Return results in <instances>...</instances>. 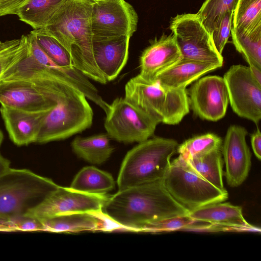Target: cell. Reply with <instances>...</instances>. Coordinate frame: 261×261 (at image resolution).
<instances>
[{
  "instance_id": "1",
  "label": "cell",
  "mask_w": 261,
  "mask_h": 261,
  "mask_svg": "<svg viewBox=\"0 0 261 261\" xmlns=\"http://www.w3.org/2000/svg\"><path fill=\"white\" fill-rule=\"evenodd\" d=\"M102 212L119 229L141 232L154 223L190 212L171 197L163 179L118 190L108 196Z\"/></svg>"
},
{
  "instance_id": "2",
  "label": "cell",
  "mask_w": 261,
  "mask_h": 261,
  "mask_svg": "<svg viewBox=\"0 0 261 261\" xmlns=\"http://www.w3.org/2000/svg\"><path fill=\"white\" fill-rule=\"evenodd\" d=\"M93 3L66 0L42 29L64 47L74 68L87 77L106 84L93 54L91 14Z\"/></svg>"
},
{
  "instance_id": "3",
  "label": "cell",
  "mask_w": 261,
  "mask_h": 261,
  "mask_svg": "<svg viewBox=\"0 0 261 261\" xmlns=\"http://www.w3.org/2000/svg\"><path fill=\"white\" fill-rule=\"evenodd\" d=\"M56 100V105L42 119L37 143L65 139L92 125L93 111L82 91L60 82Z\"/></svg>"
},
{
  "instance_id": "4",
  "label": "cell",
  "mask_w": 261,
  "mask_h": 261,
  "mask_svg": "<svg viewBox=\"0 0 261 261\" xmlns=\"http://www.w3.org/2000/svg\"><path fill=\"white\" fill-rule=\"evenodd\" d=\"M177 142L172 139H148L126 154L117 178L118 190L162 180L177 151Z\"/></svg>"
},
{
  "instance_id": "5",
  "label": "cell",
  "mask_w": 261,
  "mask_h": 261,
  "mask_svg": "<svg viewBox=\"0 0 261 261\" xmlns=\"http://www.w3.org/2000/svg\"><path fill=\"white\" fill-rule=\"evenodd\" d=\"M59 187L29 169L10 168L0 176V218L26 216Z\"/></svg>"
},
{
  "instance_id": "6",
  "label": "cell",
  "mask_w": 261,
  "mask_h": 261,
  "mask_svg": "<svg viewBox=\"0 0 261 261\" xmlns=\"http://www.w3.org/2000/svg\"><path fill=\"white\" fill-rule=\"evenodd\" d=\"M124 98L159 123L166 124L179 123L190 111L186 89L167 88L139 74L126 84Z\"/></svg>"
},
{
  "instance_id": "7",
  "label": "cell",
  "mask_w": 261,
  "mask_h": 261,
  "mask_svg": "<svg viewBox=\"0 0 261 261\" xmlns=\"http://www.w3.org/2000/svg\"><path fill=\"white\" fill-rule=\"evenodd\" d=\"M163 184L171 197L189 212L227 199L221 190L199 175L180 155L171 162Z\"/></svg>"
},
{
  "instance_id": "8",
  "label": "cell",
  "mask_w": 261,
  "mask_h": 261,
  "mask_svg": "<svg viewBox=\"0 0 261 261\" xmlns=\"http://www.w3.org/2000/svg\"><path fill=\"white\" fill-rule=\"evenodd\" d=\"M169 28L182 58L223 65V58L197 13L177 14L171 18Z\"/></svg>"
},
{
  "instance_id": "9",
  "label": "cell",
  "mask_w": 261,
  "mask_h": 261,
  "mask_svg": "<svg viewBox=\"0 0 261 261\" xmlns=\"http://www.w3.org/2000/svg\"><path fill=\"white\" fill-rule=\"evenodd\" d=\"M159 123L124 98L110 105L104 126L109 137L123 143H140L151 137Z\"/></svg>"
},
{
  "instance_id": "10",
  "label": "cell",
  "mask_w": 261,
  "mask_h": 261,
  "mask_svg": "<svg viewBox=\"0 0 261 261\" xmlns=\"http://www.w3.org/2000/svg\"><path fill=\"white\" fill-rule=\"evenodd\" d=\"M60 82L47 79L38 86L27 80L2 81L0 104L28 112L48 111L56 104V95Z\"/></svg>"
},
{
  "instance_id": "11",
  "label": "cell",
  "mask_w": 261,
  "mask_h": 261,
  "mask_svg": "<svg viewBox=\"0 0 261 261\" xmlns=\"http://www.w3.org/2000/svg\"><path fill=\"white\" fill-rule=\"evenodd\" d=\"M138 21L137 13L125 0L94 2L91 14L92 40L122 36L131 37Z\"/></svg>"
},
{
  "instance_id": "12",
  "label": "cell",
  "mask_w": 261,
  "mask_h": 261,
  "mask_svg": "<svg viewBox=\"0 0 261 261\" xmlns=\"http://www.w3.org/2000/svg\"><path fill=\"white\" fill-rule=\"evenodd\" d=\"M223 79L233 112L240 117L258 124L261 119V85L254 79L249 67L232 65Z\"/></svg>"
},
{
  "instance_id": "13",
  "label": "cell",
  "mask_w": 261,
  "mask_h": 261,
  "mask_svg": "<svg viewBox=\"0 0 261 261\" xmlns=\"http://www.w3.org/2000/svg\"><path fill=\"white\" fill-rule=\"evenodd\" d=\"M108 197L59 186L26 216L41 221L67 213L101 212Z\"/></svg>"
},
{
  "instance_id": "14",
  "label": "cell",
  "mask_w": 261,
  "mask_h": 261,
  "mask_svg": "<svg viewBox=\"0 0 261 261\" xmlns=\"http://www.w3.org/2000/svg\"><path fill=\"white\" fill-rule=\"evenodd\" d=\"M188 97L194 113L202 119L216 121L226 114L229 95L223 77L209 75L197 80Z\"/></svg>"
},
{
  "instance_id": "15",
  "label": "cell",
  "mask_w": 261,
  "mask_h": 261,
  "mask_svg": "<svg viewBox=\"0 0 261 261\" xmlns=\"http://www.w3.org/2000/svg\"><path fill=\"white\" fill-rule=\"evenodd\" d=\"M247 131L243 126L232 125L228 128L221 146L225 165V176L231 187L241 185L250 171L251 152L246 143Z\"/></svg>"
},
{
  "instance_id": "16",
  "label": "cell",
  "mask_w": 261,
  "mask_h": 261,
  "mask_svg": "<svg viewBox=\"0 0 261 261\" xmlns=\"http://www.w3.org/2000/svg\"><path fill=\"white\" fill-rule=\"evenodd\" d=\"M182 58L173 34H163L154 40L140 58V72L145 80L154 82L157 76Z\"/></svg>"
},
{
  "instance_id": "17",
  "label": "cell",
  "mask_w": 261,
  "mask_h": 261,
  "mask_svg": "<svg viewBox=\"0 0 261 261\" xmlns=\"http://www.w3.org/2000/svg\"><path fill=\"white\" fill-rule=\"evenodd\" d=\"M188 216L197 222L222 228L224 231L260 232L245 219L241 206L223 202L210 204L190 211Z\"/></svg>"
},
{
  "instance_id": "18",
  "label": "cell",
  "mask_w": 261,
  "mask_h": 261,
  "mask_svg": "<svg viewBox=\"0 0 261 261\" xmlns=\"http://www.w3.org/2000/svg\"><path fill=\"white\" fill-rule=\"evenodd\" d=\"M40 221L43 230L53 232H78L87 230L111 231L119 229L102 211L67 213Z\"/></svg>"
},
{
  "instance_id": "19",
  "label": "cell",
  "mask_w": 261,
  "mask_h": 261,
  "mask_svg": "<svg viewBox=\"0 0 261 261\" xmlns=\"http://www.w3.org/2000/svg\"><path fill=\"white\" fill-rule=\"evenodd\" d=\"M130 37L92 40L95 64L107 81L114 80L125 65L128 57Z\"/></svg>"
},
{
  "instance_id": "20",
  "label": "cell",
  "mask_w": 261,
  "mask_h": 261,
  "mask_svg": "<svg viewBox=\"0 0 261 261\" xmlns=\"http://www.w3.org/2000/svg\"><path fill=\"white\" fill-rule=\"evenodd\" d=\"M47 111L28 112L3 106L0 108L10 139L18 146L36 143L42 119Z\"/></svg>"
},
{
  "instance_id": "21",
  "label": "cell",
  "mask_w": 261,
  "mask_h": 261,
  "mask_svg": "<svg viewBox=\"0 0 261 261\" xmlns=\"http://www.w3.org/2000/svg\"><path fill=\"white\" fill-rule=\"evenodd\" d=\"M220 67L215 64L182 58L157 76L155 81L172 89H184L205 73Z\"/></svg>"
},
{
  "instance_id": "22",
  "label": "cell",
  "mask_w": 261,
  "mask_h": 261,
  "mask_svg": "<svg viewBox=\"0 0 261 261\" xmlns=\"http://www.w3.org/2000/svg\"><path fill=\"white\" fill-rule=\"evenodd\" d=\"M71 145L77 156L96 165L107 161L114 150L107 134L87 137H76L72 141Z\"/></svg>"
},
{
  "instance_id": "23",
  "label": "cell",
  "mask_w": 261,
  "mask_h": 261,
  "mask_svg": "<svg viewBox=\"0 0 261 261\" xmlns=\"http://www.w3.org/2000/svg\"><path fill=\"white\" fill-rule=\"evenodd\" d=\"M115 186L111 174L93 166H87L76 174L70 187L87 193L105 195L114 189Z\"/></svg>"
},
{
  "instance_id": "24",
  "label": "cell",
  "mask_w": 261,
  "mask_h": 261,
  "mask_svg": "<svg viewBox=\"0 0 261 261\" xmlns=\"http://www.w3.org/2000/svg\"><path fill=\"white\" fill-rule=\"evenodd\" d=\"M66 0H29L16 15L21 21L34 30L46 26L58 10Z\"/></svg>"
},
{
  "instance_id": "25",
  "label": "cell",
  "mask_w": 261,
  "mask_h": 261,
  "mask_svg": "<svg viewBox=\"0 0 261 261\" xmlns=\"http://www.w3.org/2000/svg\"><path fill=\"white\" fill-rule=\"evenodd\" d=\"M187 161L202 177L218 189L225 190L223 181V160L221 149L197 155Z\"/></svg>"
},
{
  "instance_id": "26",
  "label": "cell",
  "mask_w": 261,
  "mask_h": 261,
  "mask_svg": "<svg viewBox=\"0 0 261 261\" xmlns=\"http://www.w3.org/2000/svg\"><path fill=\"white\" fill-rule=\"evenodd\" d=\"M230 36L236 49L248 64L261 67V24L246 30L232 27Z\"/></svg>"
},
{
  "instance_id": "27",
  "label": "cell",
  "mask_w": 261,
  "mask_h": 261,
  "mask_svg": "<svg viewBox=\"0 0 261 261\" xmlns=\"http://www.w3.org/2000/svg\"><path fill=\"white\" fill-rule=\"evenodd\" d=\"M31 33L40 48L55 63L63 67L74 68L69 53L55 38L43 29L34 30Z\"/></svg>"
},
{
  "instance_id": "28",
  "label": "cell",
  "mask_w": 261,
  "mask_h": 261,
  "mask_svg": "<svg viewBox=\"0 0 261 261\" xmlns=\"http://www.w3.org/2000/svg\"><path fill=\"white\" fill-rule=\"evenodd\" d=\"M222 145V141L220 137L213 133H207L187 140L178 145L177 152L188 160L197 155L221 149Z\"/></svg>"
},
{
  "instance_id": "29",
  "label": "cell",
  "mask_w": 261,
  "mask_h": 261,
  "mask_svg": "<svg viewBox=\"0 0 261 261\" xmlns=\"http://www.w3.org/2000/svg\"><path fill=\"white\" fill-rule=\"evenodd\" d=\"M261 24V0H238L233 11L232 27L248 29Z\"/></svg>"
},
{
  "instance_id": "30",
  "label": "cell",
  "mask_w": 261,
  "mask_h": 261,
  "mask_svg": "<svg viewBox=\"0 0 261 261\" xmlns=\"http://www.w3.org/2000/svg\"><path fill=\"white\" fill-rule=\"evenodd\" d=\"M238 0H205L197 14L211 34L222 16L228 11H234Z\"/></svg>"
},
{
  "instance_id": "31",
  "label": "cell",
  "mask_w": 261,
  "mask_h": 261,
  "mask_svg": "<svg viewBox=\"0 0 261 261\" xmlns=\"http://www.w3.org/2000/svg\"><path fill=\"white\" fill-rule=\"evenodd\" d=\"M28 50L27 35H22L4 53L0 55V82L6 72L21 59Z\"/></svg>"
},
{
  "instance_id": "32",
  "label": "cell",
  "mask_w": 261,
  "mask_h": 261,
  "mask_svg": "<svg viewBox=\"0 0 261 261\" xmlns=\"http://www.w3.org/2000/svg\"><path fill=\"white\" fill-rule=\"evenodd\" d=\"M233 14V11H228L224 13L217 22L211 33L215 46L221 55L231 35Z\"/></svg>"
},
{
  "instance_id": "33",
  "label": "cell",
  "mask_w": 261,
  "mask_h": 261,
  "mask_svg": "<svg viewBox=\"0 0 261 261\" xmlns=\"http://www.w3.org/2000/svg\"><path fill=\"white\" fill-rule=\"evenodd\" d=\"M197 222L189 216H182L166 219L149 225L146 232H170L175 230H187V228Z\"/></svg>"
},
{
  "instance_id": "34",
  "label": "cell",
  "mask_w": 261,
  "mask_h": 261,
  "mask_svg": "<svg viewBox=\"0 0 261 261\" xmlns=\"http://www.w3.org/2000/svg\"><path fill=\"white\" fill-rule=\"evenodd\" d=\"M16 230L36 231L43 230L40 221L28 216H23L12 220Z\"/></svg>"
},
{
  "instance_id": "35",
  "label": "cell",
  "mask_w": 261,
  "mask_h": 261,
  "mask_svg": "<svg viewBox=\"0 0 261 261\" xmlns=\"http://www.w3.org/2000/svg\"><path fill=\"white\" fill-rule=\"evenodd\" d=\"M29 0H0V16L15 14Z\"/></svg>"
},
{
  "instance_id": "36",
  "label": "cell",
  "mask_w": 261,
  "mask_h": 261,
  "mask_svg": "<svg viewBox=\"0 0 261 261\" xmlns=\"http://www.w3.org/2000/svg\"><path fill=\"white\" fill-rule=\"evenodd\" d=\"M251 143L255 155L260 160L261 159V133L258 128L251 135Z\"/></svg>"
},
{
  "instance_id": "37",
  "label": "cell",
  "mask_w": 261,
  "mask_h": 261,
  "mask_svg": "<svg viewBox=\"0 0 261 261\" xmlns=\"http://www.w3.org/2000/svg\"><path fill=\"white\" fill-rule=\"evenodd\" d=\"M248 67L254 79L261 85V67L251 63L249 64Z\"/></svg>"
},
{
  "instance_id": "38",
  "label": "cell",
  "mask_w": 261,
  "mask_h": 261,
  "mask_svg": "<svg viewBox=\"0 0 261 261\" xmlns=\"http://www.w3.org/2000/svg\"><path fill=\"white\" fill-rule=\"evenodd\" d=\"M0 230L15 231L16 230L12 220L0 218Z\"/></svg>"
},
{
  "instance_id": "39",
  "label": "cell",
  "mask_w": 261,
  "mask_h": 261,
  "mask_svg": "<svg viewBox=\"0 0 261 261\" xmlns=\"http://www.w3.org/2000/svg\"><path fill=\"white\" fill-rule=\"evenodd\" d=\"M10 161L3 156L0 152V176L6 173L10 168Z\"/></svg>"
},
{
  "instance_id": "40",
  "label": "cell",
  "mask_w": 261,
  "mask_h": 261,
  "mask_svg": "<svg viewBox=\"0 0 261 261\" xmlns=\"http://www.w3.org/2000/svg\"><path fill=\"white\" fill-rule=\"evenodd\" d=\"M18 39H14L2 42L0 43V55L13 45Z\"/></svg>"
},
{
  "instance_id": "41",
  "label": "cell",
  "mask_w": 261,
  "mask_h": 261,
  "mask_svg": "<svg viewBox=\"0 0 261 261\" xmlns=\"http://www.w3.org/2000/svg\"><path fill=\"white\" fill-rule=\"evenodd\" d=\"M4 140V134L3 132L0 129V146H1Z\"/></svg>"
},
{
  "instance_id": "42",
  "label": "cell",
  "mask_w": 261,
  "mask_h": 261,
  "mask_svg": "<svg viewBox=\"0 0 261 261\" xmlns=\"http://www.w3.org/2000/svg\"><path fill=\"white\" fill-rule=\"evenodd\" d=\"M91 1L93 2H105V1H108L110 0H91Z\"/></svg>"
},
{
  "instance_id": "43",
  "label": "cell",
  "mask_w": 261,
  "mask_h": 261,
  "mask_svg": "<svg viewBox=\"0 0 261 261\" xmlns=\"http://www.w3.org/2000/svg\"><path fill=\"white\" fill-rule=\"evenodd\" d=\"M2 42V41H0V43Z\"/></svg>"
}]
</instances>
